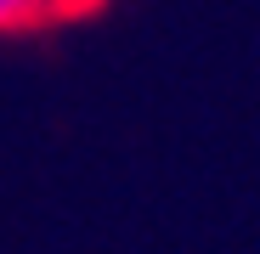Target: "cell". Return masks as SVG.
<instances>
[{
    "label": "cell",
    "instance_id": "cell-1",
    "mask_svg": "<svg viewBox=\"0 0 260 254\" xmlns=\"http://www.w3.org/2000/svg\"><path fill=\"white\" fill-rule=\"evenodd\" d=\"M102 0H0V34H28V28H51L91 17Z\"/></svg>",
    "mask_w": 260,
    "mask_h": 254
}]
</instances>
